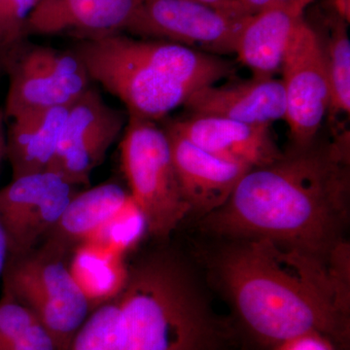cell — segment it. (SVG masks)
<instances>
[{"instance_id": "cell-1", "label": "cell", "mask_w": 350, "mask_h": 350, "mask_svg": "<svg viewBox=\"0 0 350 350\" xmlns=\"http://www.w3.org/2000/svg\"><path fill=\"white\" fill-rule=\"evenodd\" d=\"M349 133L293 146L246 172L224 206L200 220L230 239H268L328 261L349 217Z\"/></svg>"}, {"instance_id": "cell-2", "label": "cell", "mask_w": 350, "mask_h": 350, "mask_svg": "<svg viewBox=\"0 0 350 350\" xmlns=\"http://www.w3.org/2000/svg\"><path fill=\"white\" fill-rule=\"evenodd\" d=\"M231 241L216 255L214 271L255 342L271 350L317 332L349 347V244L325 261L268 239Z\"/></svg>"}, {"instance_id": "cell-3", "label": "cell", "mask_w": 350, "mask_h": 350, "mask_svg": "<svg viewBox=\"0 0 350 350\" xmlns=\"http://www.w3.org/2000/svg\"><path fill=\"white\" fill-rule=\"evenodd\" d=\"M75 54L92 81L125 105L129 116L156 122L202 88L234 73L227 59L180 44L119 33L85 39Z\"/></svg>"}, {"instance_id": "cell-4", "label": "cell", "mask_w": 350, "mask_h": 350, "mask_svg": "<svg viewBox=\"0 0 350 350\" xmlns=\"http://www.w3.org/2000/svg\"><path fill=\"white\" fill-rule=\"evenodd\" d=\"M118 304V350H225L231 337L188 271L167 255L129 269Z\"/></svg>"}, {"instance_id": "cell-5", "label": "cell", "mask_w": 350, "mask_h": 350, "mask_svg": "<svg viewBox=\"0 0 350 350\" xmlns=\"http://www.w3.org/2000/svg\"><path fill=\"white\" fill-rule=\"evenodd\" d=\"M68 251L48 239L39 250L9 258L3 271L4 292L34 313L61 350L68 349L93 312L71 275Z\"/></svg>"}, {"instance_id": "cell-6", "label": "cell", "mask_w": 350, "mask_h": 350, "mask_svg": "<svg viewBox=\"0 0 350 350\" xmlns=\"http://www.w3.org/2000/svg\"><path fill=\"white\" fill-rule=\"evenodd\" d=\"M130 195L144 213L147 232L167 238L190 214L175 172L169 137L149 120L129 116L121 144Z\"/></svg>"}, {"instance_id": "cell-7", "label": "cell", "mask_w": 350, "mask_h": 350, "mask_svg": "<svg viewBox=\"0 0 350 350\" xmlns=\"http://www.w3.org/2000/svg\"><path fill=\"white\" fill-rule=\"evenodd\" d=\"M2 66L9 75L6 118L32 110L70 107L93 82L75 51L24 42Z\"/></svg>"}, {"instance_id": "cell-8", "label": "cell", "mask_w": 350, "mask_h": 350, "mask_svg": "<svg viewBox=\"0 0 350 350\" xmlns=\"http://www.w3.org/2000/svg\"><path fill=\"white\" fill-rule=\"evenodd\" d=\"M248 17L195 0H142L125 31L221 57L234 54Z\"/></svg>"}, {"instance_id": "cell-9", "label": "cell", "mask_w": 350, "mask_h": 350, "mask_svg": "<svg viewBox=\"0 0 350 350\" xmlns=\"http://www.w3.org/2000/svg\"><path fill=\"white\" fill-rule=\"evenodd\" d=\"M282 70L286 120L293 146L317 139L330 107V87L321 39L301 20L285 53Z\"/></svg>"}, {"instance_id": "cell-10", "label": "cell", "mask_w": 350, "mask_h": 350, "mask_svg": "<svg viewBox=\"0 0 350 350\" xmlns=\"http://www.w3.org/2000/svg\"><path fill=\"white\" fill-rule=\"evenodd\" d=\"M77 193V186L55 170L13 178L1 189L0 220L8 238L9 258L36 250Z\"/></svg>"}, {"instance_id": "cell-11", "label": "cell", "mask_w": 350, "mask_h": 350, "mask_svg": "<svg viewBox=\"0 0 350 350\" xmlns=\"http://www.w3.org/2000/svg\"><path fill=\"white\" fill-rule=\"evenodd\" d=\"M126 115L91 87L68 107L52 169L73 185L87 186L96 167L125 130Z\"/></svg>"}, {"instance_id": "cell-12", "label": "cell", "mask_w": 350, "mask_h": 350, "mask_svg": "<svg viewBox=\"0 0 350 350\" xmlns=\"http://www.w3.org/2000/svg\"><path fill=\"white\" fill-rule=\"evenodd\" d=\"M165 130L170 139L175 172L182 195L190 207V214L202 218L224 206L251 167L202 150L169 126Z\"/></svg>"}, {"instance_id": "cell-13", "label": "cell", "mask_w": 350, "mask_h": 350, "mask_svg": "<svg viewBox=\"0 0 350 350\" xmlns=\"http://www.w3.org/2000/svg\"><path fill=\"white\" fill-rule=\"evenodd\" d=\"M167 126L202 150L251 169L269 165L282 155L268 126L192 115Z\"/></svg>"}, {"instance_id": "cell-14", "label": "cell", "mask_w": 350, "mask_h": 350, "mask_svg": "<svg viewBox=\"0 0 350 350\" xmlns=\"http://www.w3.org/2000/svg\"><path fill=\"white\" fill-rule=\"evenodd\" d=\"M192 115L221 117L255 126L285 119L286 100L282 80L254 78L234 84L209 85L194 92L183 105Z\"/></svg>"}, {"instance_id": "cell-15", "label": "cell", "mask_w": 350, "mask_h": 350, "mask_svg": "<svg viewBox=\"0 0 350 350\" xmlns=\"http://www.w3.org/2000/svg\"><path fill=\"white\" fill-rule=\"evenodd\" d=\"M142 0H39L27 36L75 33L91 39L125 31Z\"/></svg>"}, {"instance_id": "cell-16", "label": "cell", "mask_w": 350, "mask_h": 350, "mask_svg": "<svg viewBox=\"0 0 350 350\" xmlns=\"http://www.w3.org/2000/svg\"><path fill=\"white\" fill-rule=\"evenodd\" d=\"M68 107L32 110L11 118L5 156L13 178L52 169Z\"/></svg>"}, {"instance_id": "cell-17", "label": "cell", "mask_w": 350, "mask_h": 350, "mask_svg": "<svg viewBox=\"0 0 350 350\" xmlns=\"http://www.w3.org/2000/svg\"><path fill=\"white\" fill-rule=\"evenodd\" d=\"M303 15L288 7L273 6L246 19L234 54L254 78H273L282 70L285 53Z\"/></svg>"}, {"instance_id": "cell-18", "label": "cell", "mask_w": 350, "mask_h": 350, "mask_svg": "<svg viewBox=\"0 0 350 350\" xmlns=\"http://www.w3.org/2000/svg\"><path fill=\"white\" fill-rule=\"evenodd\" d=\"M131 196L119 184L108 182L78 192L48 239L66 250L84 243L94 231L122 208Z\"/></svg>"}, {"instance_id": "cell-19", "label": "cell", "mask_w": 350, "mask_h": 350, "mask_svg": "<svg viewBox=\"0 0 350 350\" xmlns=\"http://www.w3.org/2000/svg\"><path fill=\"white\" fill-rule=\"evenodd\" d=\"M68 266L93 310L117 298L128 280L129 269L123 256L93 243L76 246Z\"/></svg>"}, {"instance_id": "cell-20", "label": "cell", "mask_w": 350, "mask_h": 350, "mask_svg": "<svg viewBox=\"0 0 350 350\" xmlns=\"http://www.w3.org/2000/svg\"><path fill=\"white\" fill-rule=\"evenodd\" d=\"M328 39L323 42L329 87L330 107L333 115L350 112V40L347 23L334 14L327 21ZM321 39V38H320Z\"/></svg>"}, {"instance_id": "cell-21", "label": "cell", "mask_w": 350, "mask_h": 350, "mask_svg": "<svg viewBox=\"0 0 350 350\" xmlns=\"http://www.w3.org/2000/svg\"><path fill=\"white\" fill-rule=\"evenodd\" d=\"M146 232L147 223L144 213L131 197L118 213L94 231L84 243L96 244L124 257L129 250L137 245Z\"/></svg>"}, {"instance_id": "cell-22", "label": "cell", "mask_w": 350, "mask_h": 350, "mask_svg": "<svg viewBox=\"0 0 350 350\" xmlns=\"http://www.w3.org/2000/svg\"><path fill=\"white\" fill-rule=\"evenodd\" d=\"M39 0H0V64L25 42L31 14Z\"/></svg>"}, {"instance_id": "cell-23", "label": "cell", "mask_w": 350, "mask_h": 350, "mask_svg": "<svg viewBox=\"0 0 350 350\" xmlns=\"http://www.w3.org/2000/svg\"><path fill=\"white\" fill-rule=\"evenodd\" d=\"M29 308L4 292L0 299V347L7 344L38 323Z\"/></svg>"}, {"instance_id": "cell-24", "label": "cell", "mask_w": 350, "mask_h": 350, "mask_svg": "<svg viewBox=\"0 0 350 350\" xmlns=\"http://www.w3.org/2000/svg\"><path fill=\"white\" fill-rule=\"evenodd\" d=\"M0 350H61L52 335L38 322L22 335L1 345Z\"/></svg>"}, {"instance_id": "cell-25", "label": "cell", "mask_w": 350, "mask_h": 350, "mask_svg": "<svg viewBox=\"0 0 350 350\" xmlns=\"http://www.w3.org/2000/svg\"><path fill=\"white\" fill-rule=\"evenodd\" d=\"M271 350H338L337 345L330 338L312 332L299 337L285 340Z\"/></svg>"}, {"instance_id": "cell-26", "label": "cell", "mask_w": 350, "mask_h": 350, "mask_svg": "<svg viewBox=\"0 0 350 350\" xmlns=\"http://www.w3.org/2000/svg\"><path fill=\"white\" fill-rule=\"evenodd\" d=\"M195 1L213 6L214 8L220 9V10L234 14V15L250 16L244 12L237 0H195Z\"/></svg>"}, {"instance_id": "cell-27", "label": "cell", "mask_w": 350, "mask_h": 350, "mask_svg": "<svg viewBox=\"0 0 350 350\" xmlns=\"http://www.w3.org/2000/svg\"><path fill=\"white\" fill-rule=\"evenodd\" d=\"M247 15H254L275 6V0H237Z\"/></svg>"}, {"instance_id": "cell-28", "label": "cell", "mask_w": 350, "mask_h": 350, "mask_svg": "<svg viewBox=\"0 0 350 350\" xmlns=\"http://www.w3.org/2000/svg\"><path fill=\"white\" fill-rule=\"evenodd\" d=\"M9 256H10V253H9L8 238H7L5 229L0 220V275L5 269Z\"/></svg>"}, {"instance_id": "cell-29", "label": "cell", "mask_w": 350, "mask_h": 350, "mask_svg": "<svg viewBox=\"0 0 350 350\" xmlns=\"http://www.w3.org/2000/svg\"><path fill=\"white\" fill-rule=\"evenodd\" d=\"M334 14L349 24L350 0H332Z\"/></svg>"}, {"instance_id": "cell-30", "label": "cell", "mask_w": 350, "mask_h": 350, "mask_svg": "<svg viewBox=\"0 0 350 350\" xmlns=\"http://www.w3.org/2000/svg\"><path fill=\"white\" fill-rule=\"evenodd\" d=\"M5 114L3 108H0V163L5 157L6 131H5Z\"/></svg>"}, {"instance_id": "cell-31", "label": "cell", "mask_w": 350, "mask_h": 350, "mask_svg": "<svg viewBox=\"0 0 350 350\" xmlns=\"http://www.w3.org/2000/svg\"><path fill=\"white\" fill-rule=\"evenodd\" d=\"M312 1L313 0H295L293 6L295 12L303 15L304 11H305L306 7L310 5Z\"/></svg>"}, {"instance_id": "cell-32", "label": "cell", "mask_w": 350, "mask_h": 350, "mask_svg": "<svg viewBox=\"0 0 350 350\" xmlns=\"http://www.w3.org/2000/svg\"><path fill=\"white\" fill-rule=\"evenodd\" d=\"M294 3L295 0H275V6L288 7V8L293 9Z\"/></svg>"}]
</instances>
